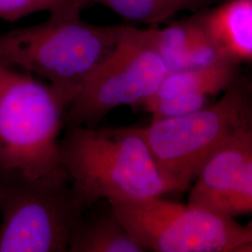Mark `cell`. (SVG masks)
I'll list each match as a JSON object with an SVG mask.
<instances>
[{
  "label": "cell",
  "instance_id": "cell-1",
  "mask_svg": "<svg viewBox=\"0 0 252 252\" xmlns=\"http://www.w3.org/2000/svg\"><path fill=\"white\" fill-rule=\"evenodd\" d=\"M65 129L58 142L59 162L84 207L103 200L180 192L158 166L136 128Z\"/></svg>",
  "mask_w": 252,
  "mask_h": 252
},
{
  "label": "cell",
  "instance_id": "cell-2",
  "mask_svg": "<svg viewBox=\"0 0 252 252\" xmlns=\"http://www.w3.org/2000/svg\"><path fill=\"white\" fill-rule=\"evenodd\" d=\"M129 26L93 25L81 18L80 11L49 14L37 25L0 33V61L44 79L70 104Z\"/></svg>",
  "mask_w": 252,
  "mask_h": 252
},
{
  "label": "cell",
  "instance_id": "cell-3",
  "mask_svg": "<svg viewBox=\"0 0 252 252\" xmlns=\"http://www.w3.org/2000/svg\"><path fill=\"white\" fill-rule=\"evenodd\" d=\"M68 99L0 61V171L37 179L63 169L58 142Z\"/></svg>",
  "mask_w": 252,
  "mask_h": 252
},
{
  "label": "cell",
  "instance_id": "cell-4",
  "mask_svg": "<svg viewBox=\"0 0 252 252\" xmlns=\"http://www.w3.org/2000/svg\"><path fill=\"white\" fill-rule=\"evenodd\" d=\"M249 127H252V83L238 74L214 104L136 130L158 166L183 192L211 156Z\"/></svg>",
  "mask_w": 252,
  "mask_h": 252
},
{
  "label": "cell",
  "instance_id": "cell-5",
  "mask_svg": "<svg viewBox=\"0 0 252 252\" xmlns=\"http://www.w3.org/2000/svg\"><path fill=\"white\" fill-rule=\"evenodd\" d=\"M85 208L63 169L37 179L0 171V252H68Z\"/></svg>",
  "mask_w": 252,
  "mask_h": 252
},
{
  "label": "cell",
  "instance_id": "cell-6",
  "mask_svg": "<svg viewBox=\"0 0 252 252\" xmlns=\"http://www.w3.org/2000/svg\"><path fill=\"white\" fill-rule=\"evenodd\" d=\"M126 232L156 252H252V226L161 196L108 201Z\"/></svg>",
  "mask_w": 252,
  "mask_h": 252
},
{
  "label": "cell",
  "instance_id": "cell-7",
  "mask_svg": "<svg viewBox=\"0 0 252 252\" xmlns=\"http://www.w3.org/2000/svg\"><path fill=\"white\" fill-rule=\"evenodd\" d=\"M155 27L130 25L111 53L87 76L66 108L63 126L97 127L112 109L142 105L168 74Z\"/></svg>",
  "mask_w": 252,
  "mask_h": 252
},
{
  "label": "cell",
  "instance_id": "cell-8",
  "mask_svg": "<svg viewBox=\"0 0 252 252\" xmlns=\"http://www.w3.org/2000/svg\"><path fill=\"white\" fill-rule=\"evenodd\" d=\"M188 205L222 217L252 211V127L227 142L206 162Z\"/></svg>",
  "mask_w": 252,
  "mask_h": 252
},
{
  "label": "cell",
  "instance_id": "cell-9",
  "mask_svg": "<svg viewBox=\"0 0 252 252\" xmlns=\"http://www.w3.org/2000/svg\"><path fill=\"white\" fill-rule=\"evenodd\" d=\"M197 14L221 58L238 64L252 62V0H222Z\"/></svg>",
  "mask_w": 252,
  "mask_h": 252
},
{
  "label": "cell",
  "instance_id": "cell-10",
  "mask_svg": "<svg viewBox=\"0 0 252 252\" xmlns=\"http://www.w3.org/2000/svg\"><path fill=\"white\" fill-rule=\"evenodd\" d=\"M155 44L168 73L198 68L221 58L207 36L197 12L165 27H155Z\"/></svg>",
  "mask_w": 252,
  "mask_h": 252
},
{
  "label": "cell",
  "instance_id": "cell-11",
  "mask_svg": "<svg viewBox=\"0 0 252 252\" xmlns=\"http://www.w3.org/2000/svg\"><path fill=\"white\" fill-rule=\"evenodd\" d=\"M113 215L99 207H86L73 226L68 252H146Z\"/></svg>",
  "mask_w": 252,
  "mask_h": 252
},
{
  "label": "cell",
  "instance_id": "cell-12",
  "mask_svg": "<svg viewBox=\"0 0 252 252\" xmlns=\"http://www.w3.org/2000/svg\"><path fill=\"white\" fill-rule=\"evenodd\" d=\"M238 63L220 58L205 66L168 73L153 95L142 104L146 110L153 105L181 93L214 95L226 88L237 77Z\"/></svg>",
  "mask_w": 252,
  "mask_h": 252
},
{
  "label": "cell",
  "instance_id": "cell-13",
  "mask_svg": "<svg viewBox=\"0 0 252 252\" xmlns=\"http://www.w3.org/2000/svg\"><path fill=\"white\" fill-rule=\"evenodd\" d=\"M100 4L115 12L127 24H146L159 27L180 11L198 12L222 0H86Z\"/></svg>",
  "mask_w": 252,
  "mask_h": 252
},
{
  "label": "cell",
  "instance_id": "cell-14",
  "mask_svg": "<svg viewBox=\"0 0 252 252\" xmlns=\"http://www.w3.org/2000/svg\"><path fill=\"white\" fill-rule=\"evenodd\" d=\"M89 6L86 0H0V20L17 22L36 12L49 14L80 11Z\"/></svg>",
  "mask_w": 252,
  "mask_h": 252
}]
</instances>
